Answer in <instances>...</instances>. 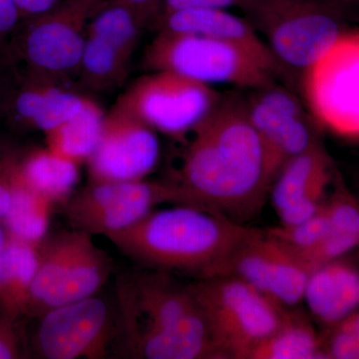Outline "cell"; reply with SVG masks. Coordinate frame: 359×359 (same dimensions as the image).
I'll return each instance as SVG.
<instances>
[{"label": "cell", "mask_w": 359, "mask_h": 359, "mask_svg": "<svg viewBox=\"0 0 359 359\" xmlns=\"http://www.w3.org/2000/svg\"><path fill=\"white\" fill-rule=\"evenodd\" d=\"M180 140L185 147L171 181L203 207L238 223L261 210L273 177L245 96L224 95L216 110Z\"/></svg>", "instance_id": "1"}, {"label": "cell", "mask_w": 359, "mask_h": 359, "mask_svg": "<svg viewBox=\"0 0 359 359\" xmlns=\"http://www.w3.org/2000/svg\"><path fill=\"white\" fill-rule=\"evenodd\" d=\"M254 231L221 212L175 205L105 237L138 263L205 280L218 276L233 250Z\"/></svg>", "instance_id": "2"}, {"label": "cell", "mask_w": 359, "mask_h": 359, "mask_svg": "<svg viewBox=\"0 0 359 359\" xmlns=\"http://www.w3.org/2000/svg\"><path fill=\"white\" fill-rule=\"evenodd\" d=\"M125 344L147 359L219 358L199 304L166 275L140 273L118 285Z\"/></svg>", "instance_id": "3"}, {"label": "cell", "mask_w": 359, "mask_h": 359, "mask_svg": "<svg viewBox=\"0 0 359 359\" xmlns=\"http://www.w3.org/2000/svg\"><path fill=\"white\" fill-rule=\"evenodd\" d=\"M342 0H257L245 18L290 75L313 67L348 30Z\"/></svg>", "instance_id": "4"}, {"label": "cell", "mask_w": 359, "mask_h": 359, "mask_svg": "<svg viewBox=\"0 0 359 359\" xmlns=\"http://www.w3.org/2000/svg\"><path fill=\"white\" fill-rule=\"evenodd\" d=\"M188 289L204 314L219 358L250 359L287 311L280 302L236 276L200 280Z\"/></svg>", "instance_id": "5"}, {"label": "cell", "mask_w": 359, "mask_h": 359, "mask_svg": "<svg viewBox=\"0 0 359 359\" xmlns=\"http://www.w3.org/2000/svg\"><path fill=\"white\" fill-rule=\"evenodd\" d=\"M105 0H62L46 13L25 18L14 33L9 61L22 63L23 76L67 84L78 76L87 29Z\"/></svg>", "instance_id": "6"}, {"label": "cell", "mask_w": 359, "mask_h": 359, "mask_svg": "<svg viewBox=\"0 0 359 359\" xmlns=\"http://www.w3.org/2000/svg\"><path fill=\"white\" fill-rule=\"evenodd\" d=\"M143 66L148 71H169L200 83L228 84L252 90L278 78L247 52L221 40L157 30L146 47Z\"/></svg>", "instance_id": "7"}, {"label": "cell", "mask_w": 359, "mask_h": 359, "mask_svg": "<svg viewBox=\"0 0 359 359\" xmlns=\"http://www.w3.org/2000/svg\"><path fill=\"white\" fill-rule=\"evenodd\" d=\"M161 204L205 208L171 180L144 179L92 182L91 185L71 196L65 207L68 221L76 230L92 236H106L136 224Z\"/></svg>", "instance_id": "8"}, {"label": "cell", "mask_w": 359, "mask_h": 359, "mask_svg": "<svg viewBox=\"0 0 359 359\" xmlns=\"http://www.w3.org/2000/svg\"><path fill=\"white\" fill-rule=\"evenodd\" d=\"M224 95L210 85L169 71H150L129 85L115 105L155 131L182 139L216 110Z\"/></svg>", "instance_id": "9"}, {"label": "cell", "mask_w": 359, "mask_h": 359, "mask_svg": "<svg viewBox=\"0 0 359 359\" xmlns=\"http://www.w3.org/2000/svg\"><path fill=\"white\" fill-rule=\"evenodd\" d=\"M314 120L344 138L359 140V32L348 29L302 77Z\"/></svg>", "instance_id": "10"}, {"label": "cell", "mask_w": 359, "mask_h": 359, "mask_svg": "<svg viewBox=\"0 0 359 359\" xmlns=\"http://www.w3.org/2000/svg\"><path fill=\"white\" fill-rule=\"evenodd\" d=\"M144 29L122 0H105L89 22L78 71L80 84L95 92L121 86Z\"/></svg>", "instance_id": "11"}, {"label": "cell", "mask_w": 359, "mask_h": 359, "mask_svg": "<svg viewBox=\"0 0 359 359\" xmlns=\"http://www.w3.org/2000/svg\"><path fill=\"white\" fill-rule=\"evenodd\" d=\"M245 105L250 124L263 142L273 181L287 161L320 142L318 123L306 104L276 81L250 90Z\"/></svg>", "instance_id": "12"}, {"label": "cell", "mask_w": 359, "mask_h": 359, "mask_svg": "<svg viewBox=\"0 0 359 359\" xmlns=\"http://www.w3.org/2000/svg\"><path fill=\"white\" fill-rule=\"evenodd\" d=\"M313 269L290 245L266 231L255 229L226 259L218 276L241 278L287 308L302 302Z\"/></svg>", "instance_id": "13"}, {"label": "cell", "mask_w": 359, "mask_h": 359, "mask_svg": "<svg viewBox=\"0 0 359 359\" xmlns=\"http://www.w3.org/2000/svg\"><path fill=\"white\" fill-rule=\"evenodd\" d=\"M35 346L47 359L105 358L112 339V314L95 294L42 314Z\"/></svg>", "instance_id": "14"}, {"label": "cell", "mask_w": 359, "mask_h": 359, "mask_svg": "<svg viewBox=\"0 0 359 359\" xmlns=\"http://www.w3.org/2000/svg\"><path fill=\"white\" fill-rule=\"evenodd\" d=\"M160 152L157 131L114 104L87 160L92 182L145 179L157 166Z\"/></svg>", "instance_id": "15"}, {"label": "cell", "mask_w": 359, "mask_h": 359, "mask_svg": "<svg viewBox=\"0 0 359 359\" xmlns=\"http://www.w3.org/2000/svg\"><path fill=\"white\" fill-rule=\"evenodd\" d=\"M155 28L165 32L203 35L235 45L256 59L278 79L292 81V75L278 62L250 21L226 9H179L161 15Z\"/></svg>", "instance_id": "16"}, {"label": "cell", "mask_w": 359, "mask_h": 359, "mask_svg": "<svg viewBox=\"0 0 359 359\" xmlns=\"http://www.w3.org/2000/svg\"><path fill=\"white\" fill-rule=\"evenodd\" d=\"M88 100L67 84L23 76L16 81L4 114L20 126L45 134L76 114Z\"/></svg>", "instance_id": "17"}, {"label": "cell", "mask_w": 359, "mask_h": 359, "mask_svg": "<svg viewBox=\"0 0 359 359\" xmlns=\"http://www.w3.org/2000/svg\"><path fill=\"white\" fill-rule=\"evenodd\" d=\"M302 302L321 325H339L359 309V269L341 259L316 266Z\"/></svg>", "instance_id": "18"}, {"label": "cell", "mask_w": 359, "mask_h": 359, "mask_svg": "<svg viewBox=\"0 0 359 359\" xmlns=\"http://www.w3.org/2000/svg\"><path fill=\"white\" fill-rule=\"evenodd\" d=\"M332 164L320 142L287 161L271 185L269 196L276 212L313 193H327L334 180Z\"/></svg>", "instance_id": "19"}, {"label": "cell", "mask_w": 359, "mask_h": 359, "mask_svg": "<svg viewBox=\"0 0 359 359\" xmlns=\"http://www.w3.org/2000/svg\"><path fill=\"white\" fill-rule=\"evenodd\" d=\"M82 231H63L39 245V266L30 285L27 313L50 311L81 238Z\"/></svg>", "instance_id": "20"}, {"label": "cell", "mask_w": 359, "mask_h": 359, "mask_svg": "<svg viewBox=\"0 0 359 359\" xmlns=\"http://www.w3.org/2000/svg\"><path fill=\"white\" fill-rule=\"evenodd\" d=\"M334 180V193L325 200L330 230L323 242L304 257L314 269L359 248V197L341 181Z\"/></svg>", "instance_id": "21"}, {"label": "cell", "mask_w": 359, "mask_h": 359, "mask_svg": "<svg viewBox=\"0 0 359 359\" xmlns=\"http://www.w3.org/2000/svg\"><path fill=\"white\" fill-rule=\"evenodd\" d=\"M39 245L11 237L0 259V311L20 316L27 313L30 285L39 266Z\"/></svg>", "instance_id": "22"}, {"label": "cell", "mask_w": 359, "mask_h": 359, "mask_svg": "<svg viewBox=\"0 0 359 359\" xmlns=\"http://www.w3.org/2000/svg\"><path fill=\"white\" fill-rule=\"evenodd\" d=\"M23 181L51 204L65 205L79 181V165L48 148L36 149L20 160Z\"/></svg>", "instance_id": "23"}, {"label": "cell", "mask_w": 359, "mask_h": 359, "mask_svg": "<svg viewBox=\"0 0 359 359\" xmlns=\"http://www.w3.org/2000/svg\"><path fill=\"white\" fill-rule=\"evenodd\" d=\"M112 263L99 249L91 233L82 231L81 238L52 309L92 297L107 282Z\"/></svg>", "instance_id": "24"}, {"label": "cell", "mask_w": 359, "mask_h": 359, "mask_svg": "<svg viewBox=\"0 0 359 359\" xmlns=\"http://www.w3.org/2000/svg\"><path fill=\"white\" fill-rule=\"evenodd\" d=\"M105 115L102 108L89 98L76 114L45 133L46 147L78 165L87 162L98 145Z\"/></svg>", "instance_id": "25"}, {"label": "cell", "mask_w": 359, "mask_h": 359, "mask_svg": "<svg viewBox=\"0 0 359 359\" xmlns=\"http://www.w3.org/2000/svg\"><path fill=\"white\" fill-rule=\"evenodd\" d=\"M321 358H327L323 337L304 314L289 311L275 332L250 356V359Z\"/></svg>", "instance_id": "26"}, {"label": "cell", "mask_w": 359, "mask_h": 359, "mask_svg": "<svg viewBox=\"0 0 359 359\" xmlns=\"http://www.w3.org/2000/svg\"><path fill=\"white\" fill-rule=\"evenodd\" d=\"M53 205L23 181L18 163L11 207L1 219L9 235L30 244H41L46 238Z\"/></svg>", "instance_id": "27"}, {"label": "cell", "mask_w": 359, "mask_h": 359, "mask_svg": "<svg viewBox=\"0 0 359 359\" xmlns=\"http://www.w3.org/2000/svg\"><path fill=\"white\" fill-rule=\"evenodd\" d=\"M328 230L330 222L325 202L320 211L304 223L292 226H278L266 231L304 257L323 242Z\"/></svg>", "instance_id": "28"}, {"label": "cell", "mask_w": 359, "mask_h": 359, "mask_svg": "<svg viewBox=\"0 0 359 359\" xmlns=\"http://www.w3.org/2000/svg\"><path fill=\"white\" fill-rule=\"evenodd\" d=\"M325 358L359 359V309L323 337Z\"/></svg>", "instance_id": "29"}, {"label": "cell", "mask_w": 359, "mask_h": 359, "mask_svg": "<svg viewBox=\"0 0 359 359\" xmlns=\"http://www.w3.org/2000/svg\"><path fill=\"white\" fill-rule=\"evenodd\" d=\"M325 200L327 193H313L294 201L276 212L280 219V226H292L304 223L320 211Z\"/></svg>", "instance_id": "30"}, {"label": "cell", "mask_w": 359, "mask_h": 359, "mask_svg": "<svg viewBox=\"0 0 359 359\" xmlns=\"http://www.w3.org/2000/svg\"><path fill=\"white\" fill-rule=\"evenodd\" d=\"M21 16L15 0H0V60L9 63V48Z\"/></svg>", "instance_id": "31"}, {"label": "cell", "mask_w": 359, "mask_h": 359, "mask_svg": "<svg viewBox=\"0 0 359 359\" xmlns=\"http://www.w3.org/2000/svg\"><path fill=\"white\" fill-rule=\"evenodd\" d=\"M257 0H164L162 14L185 8H240L248 13L254 7ZM161 18V16H160Z\"/></svg>", "instance_id": "32"}, {"label": "cell", "mask_w": 359, "mask_h": 359, "mask_svg": "<svg viewBox=\"0 0 359 359\" xmlns=\"http://www.w3.org/2000/svg\"><path fill=\"white\" fill-rule=\"evenodd\" d=\"M16 320L18 316L0 311V359L20 358L22 355Z\"/></svg>", "instance_id": "33"}, {"label": "cell", "mask_w": 359, "mask_h": 359, "mask_svg": "<svg viewBox=\"0 0 359 359\" xmlns=\"http://www.w3.org/2000/svg\"><path fill=\"white\" fill-rule=\"evenodd\" d=\"M136 13L144 28L156 26L163 11L164 0H122Z\"/></svg>", "instance_id": "34"}, {"label": "cell", "mask_w": 359, "mask_h": 359, "mask_svg": "<svg viewBox=\"0 0 359 359\" xmlns=\"http://www.w3.org/2000/svg\"><path fill=\"white\" fill-rule=\"evenodd\" d=\"M13 67L9 63L0 60V114H4L9 97L15 86V72H9L8 68Z\"/></svg>", "instance_id": "35"}, {"label": "cell", "mask_w": 359, "mask_h": 359, "mask_svg": "<svg viewBox=\"0 0 359 359\" xmlns=\"http://www.w3.org/2000/svg\"><path fill=\"white\" fill-rule=\"evenodd\" d=\"M62 0H15L21 20L46 13Z\"/></svg>", "instance_id": "36"}, {"label": "cell", "mask_w": 359, "mask_h": 359, "mask_svg": "<svg viewBox=\"0 0 359 359\" xmlns=\"http://www.w3.org/2000/svg\"><path fill=\"white\" fill-rule=\"evenodd\" d=\"M7 240H8V231H7L4 223L0 221V259H1L4 250L6 249Z\"/></svg>", "instance_id": "37"}, {"label": "cell", "mask_w": 359, "mask_h": 359, "mask_svg": "<svg viewBox=\"0 0 359 359\" xmlns=\"http://www.w3.org/2000/svg\"><path fill=\"white\" fill-rule=\"evenodd\" d=\"M344 2H353V4H359V0H342Z\"/></svg>", "instance_id": "38"}]
</instances>
